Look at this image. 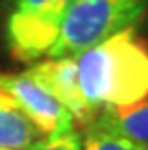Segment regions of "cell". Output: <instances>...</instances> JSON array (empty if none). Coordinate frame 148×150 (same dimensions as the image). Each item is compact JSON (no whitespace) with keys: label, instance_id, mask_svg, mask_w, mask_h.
<instances>
[{"label":"cell","instance_id":"277c9868","mask_svg":"<svg viewBox=\"0 0 148 150\" xmlns=\"http://www.w3.org/2000/svg\"><path fill=\"white\" fill-rule=\"evenodd\" d=\"M0 91L13 98L20 111L45 136L73 129V115L25 71L0 73Z\"/></svg>","mask_w":148,"mask_h":150},{"label":"cell","instance_id":"6da1fadb","mask_svg":"<svg viewBox=\"0 0 148 150\" xmlns=\"http://www.w3.org/2000/svg\"><path fill=\"white\" fill-rule=\"evenodd\" d=\"M79 88L97 116L107 107L132 105L148 97V48L127 29L75 55Z\"/></svg>","mask_w":148,"mask_h":150},{"label":"cell","instance_id":"3957f363","mask_svg":"<svg viewBox=\"0 0 148 150\" xmlns=\"http://www.w3.org/2000/svg\"><path fill=\"white\" fill-rule=\"evenodd\" d=\"M73 0H16L7 18V41L20 61L48 54Z\"/></svg>","mask_w":148,"mask_h":150},{"label":"cell","instance_id":"8992f818","mask_svg":"<svg viewBox=\"0 0 148 150\" xmlns=\"http://www.w3.org/2000/svg\"><path fill=\"white\" fill-rule=\"evenodd\" d=\"M89 125L148 145V97L132 105L102 109Z\"/></svg>","mask_w":148,"mask_h":150},{"label":"cell","instance_id":"30bf717a","mask_svg":"<svg viewBox=\"0 0 148 150\" xmlns=\"http://www.w3.org/2000/svg\"><path fill=\"white\" fill-rule=\"evenodd\" d=\"M0 150H9V148H0Z\"/></svg>","mask_w":148,"mask_h":150},{"label":"cell","instance_id":"9c48e42d","mask_svg":"<svg viewBox=\"0 0 148 150\" xmlns=\"http://www.w3.org/2000/svg\"><path fill=\"white\" fill-rule=\"evenodd\" d=\"M29 150H82V141L75 130L70 129L66 132L43 136Z\"/></svg>","mask_w":148,"mask_h":150},{"label":"cell","instance_id":"7a4b0ae2","mask_svg":"<svg viewBox=\"0 0 148 150\" xmlns=\"http://www.w3.org/2000/svg\"><path fill=\"white\" fill-rule=\"evenodd\" d=\"M146 11V0H73L48 57H75L127 29Z\"/></svg>","mask_w":148,"mask_h":150},{"label":"cell","instance_id":"5b68a950","mask_svg":"<svg viewBox=\"0 0 148 150\" xmlns=\"http://www.w3.org/2000/svg\"><path fill=\"white\" fill-rule=\"evenodd\" d=\"M25 73L55 100H59L75 120L86 125L95 120L93 111L87 107L79 88L75 57H48L47 61L32 64Z\"/></svg>","mask_w":148,"mask_h":150},{"label":"cell","instance_id":"ba28073f","mask_svg":"<svg viewBox=\"0 0 148 150\" xmlns=\"http://www.w3.org/2000/svg\"><path fill=\"white\" fill-rule=\"evenodd\" d=\"M82 150H148V145L87 125Z\"/></svg>","mask_w":148,"mask_h":150},{"label":"cell","instance_id":"52a82bcc","mask_svg":"<svg viewBox=\"0 0 148 150\" xmlns=\"http://www.w3.org/2000/svg\"><path fill=\"white\" fill-rule=\"evenodd\" d=\"M45 134L36 127L23 112L0 91V148L9 150H29Z\"/></svg>","mask_w":148,"mask_h":150}]
</instances>
